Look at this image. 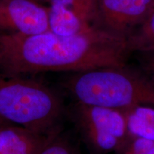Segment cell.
I'll return each instance as SVG.
<instances>
[{"label": "cell", "mask_w": 154, "mask_h": 154, "mask_svg": "<svg viewBox=\"0 0 154 154\" xmlns=\"http://www.w3.org/2000/svg\"><path fill=\"white\" fill-rule=\"evenodd\" d=\"M130 53L126 37L98 27L73 36L0 32V73L7 76L121 67Z\"/></svg>", "instance_id": "obj_1"}, {"label": "cell", "mask_w": 154, "mask_h": 154, "mask_svg": "<svg viewBox=\"0 0 154 154\" xmlns=\"http://www.w3.org/2000/svg\"><path fill=\"white\" fill-rule=\"evenodd\" d=\"M64 88L76 103L125 111L154 106V82L143 71L126 66L72 73Z\"/></svg>", "instance_id": "obj_2"}, {"label": "cell", "mask_w": 154, "mask_h": 154, "mask_svg": "<svg viewBox=\"0 0 154 154\" xmlns=\"http://www.w3.org/2000/svg\"><path fill=\"white\" fill-rule=\"evenodd\" d=\"M64 106L49 86L26 76L0 73V116L38 134L61 130Z\"/></svg>", "instance_id": "obj_3"}, {"label": "cell", "mask_w": 154, "mask_h": 154, "mask_svg": "<svg viewBox=\"0 0 154 154\" xmlns=\"http://www.w3.org/2000/svg\"><path fill=\"white\" fill-rule=\"evenodd\" d=\"M70 115L83 140L94 153H118L130 139L124 111L76 102Z\"/></svg>", "instance_id": "obj_4"}, {"label": "cell", "mask_w": 154, "mask_h": 154, "mask_svg": "<svg viewBox=\"0 0 154 154\" xmlns=\"http://www.w3.org/2000/svg\"><path fill=\"white\" fill-rule=\"evenodd\" d=\"M153 5L154 0H95L94 24L127 38L143 22Z\"/></svg>", "instance_id": "obj_5"}, {"label": "cell", "mask_w": 154, "mask_h": 154, "mask_svg": "<svg viewBox=\"0 0 154 154\" xmlns=\"http://www.w3.org/2000/svg\"><path fill=\"white\" fill-rule=\"evenodd\" d=\"M48 30V7L34 0H0V32L33 35Z\"/></svg>", "instance_id": "obj_6"}, {"label": "cell", "mask_w": 154, "mask_h": 154, "mask_svg": "<svg viewBox=\"0 0 154 154\" xmlns=\"http://www.w3.org/2000/svg\"><path fill=\"white\" fill-rule=\"evenodd\" d=\"M49 30L73 36L87 32L94 24L95 0H48Z\"/></svg>", "instance_id": "obj_7"}, {"label": "cell", "mask_w": 154, "mask_h": 154, "mask_svg": "<svg viewBox=\"0 0 154 154\" xmlns=\"http://www.w3.org/2000/svg\"><path fill=\"white\" fill-rule=\"evenodd\" d=\"M59 131L42 134L19 125L8 124L0 128V154H39Z\"/></svg>", "instance_id": "obj_8"}, {"label": "cell", "mask_w": 154, "mask_h": 154, "mask_svg": "<svg viewBox=\"0 0 154 154\" xmlns=\"http://www.w3.org/2000/svg\"><path fill=\"white\" fill-rule=\"evenodd\" d=\"M131 138L154 140V106H136L124 111Z\"/></svg>", "instance_id": "obj_9"}, {"label": "cell", "mask_w": 154, "mask_h": 154, "mask_svg": "<svg viewBox=\"0 0 154 154\" xmlns=\"http://www.w3.org/2000/svg\"><path fill=\"white\" fill-rule=\"evenodd\" d=\"M130 52L154 51V5L143 22L127 37Z\"/></svg>", "instance_id": "obj_10"}, {"label": "cell", "mask_w": 154, "mask_h": 154, "mask_svg": "<svg viewBox=\"0 0 154 154\" xmlns=\"http://www.w3.org/2000/svg\"><path fill=\"white\" fill-rule=\"evenodd\" d=\"M39 154H80V151L69 136L59 131Z\"/></svg>", "instance_id": "obj_11"}, {"label": "cell", "mask_w": 154, "mask_h": 154, "mask_svg": "<svg viewBox=\"0 0 154 154\" xmlns=\"http://www.w3.org/2000/svg\"><path fill=\"white\" fill-rule=\"evenodd\" d=\"M118 154H154V140L131 138Z\"/></svg>", "instance_id": "obj_12"}, {"label": "cell", "mask_w": 154, "mask_h": 154, "mask_svg": "<svg viewBox=\"0 0 154 154\" xmlns=\"http://www.w3.org/2000/svg\"><path fill=\"white\" fill-rule=\"evenodd\" d=\"M141 54L142 71L154 82V51Z\"/></svg>", "instance_id": "obj_13"}, {"label": "cell", "mask_w": 154, "mask_h": 154, "mask_svg": "<svg viewBox=\"0 0 154 154\" xmlns=\"http://www.w3.org/2000/svg\"><path fill=\"white\" fill-rule=\"evenodd\" d=\"M11 123L10 122H8L7 121H6L5 119H3L2 117L0 116V128H2V127L5 126H7V125L8 124H10Z\"/></svg>", "instance_id": "obj_14"}, {"label": "cell", "mask_w": 154, "mask_h": 154, "mask_svg": "<svg viewBox=\"0 0 154 154\" xmlns=\"http://www.w3.org/2000/svg\"><path fill=\"white\" fill-rule=\"evenodd\" d=\"M34 1L39 2H48V0H34Z\"/></svg>", "instance_id": "obj_15"}]
</instances>
